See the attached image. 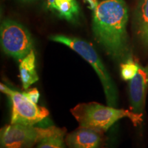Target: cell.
<instances>
[{
  "instance_id": "obj_1",
  "label": "cell",
  "mask_w": 148,
  "mask_h": 148,
  "mask_svg": "<svg viewBox=\"0 0 148 148\" xmlns=\"http://www.w3.org/2000/svg\"><path fill=\"white\" fill-rule=\"evenodd\" d=\"M127 20L128 10L124 0H103L92 14V28L96 40L109 56L122 62L130 58Z\"/></svg>"
},
{
  "instance_id": "obj_2",
  "label": "cell",
  "mask_w": 148,
  "mask_h": 148,
  "mask_svg": "<svg viewBox=\"0 0 148 148\" xmlns=\"http://www.w3.org/2000/svg\"><path fill=\"white\" fill-rule=\"evenodd\" d=\"M71 112L80 127H88L101 132H106L116 121L128 118L134 125L143 121V114L132 110L104 106L97 102L81 103L71 109Z\"/></svg>"
},
{
  "instance_id": "obj_3",
  "label": "cell",
  "mask_w": 148,
  "mask_h": 148,
  "mask_svg": "<svg viewBox=\"0 0 148 148\" xmlns=\"http://www.w3.org/2000/svg\"><path fill=\"white\" fill-rule=\"evenodd\" d=\"M49 38L52 41L67 46L72 50L78 53L91 65L102 84L107 103L110 106L116 107L118 102L117 88L97 51L91 44L77 37L62 34L53 35Z\"/></svg>"
},
{
  "instance_id": "obj_4",
  "label": "cell",
  "mask_w": 148,
  "mask_h": 148,
  "mask_svg": "<svg viewBox=\"0 0 148 148\" xmlns=\"http://www.w3.org/2000/svg\"><path fill=\"white\" fill-rule=\"evenodd\" d=\"M56 126L38 127L34 125L10 123L0 131L1 148H32L45 138L65 132Z\"/></svg>"
},
{
  "instance_id": "obj_5",
  "label": "cell",
  "mask_w": 148,
  "mask_h": 148,
  "mask_svg": "<svg viewBox=\"0 0 148 148\" xmlns=\"http://www.w3.org/2000/svg\"><path fill=\"white\" fill-rule=\"evenodd\" d=\"M0 90L10 99L11 102L10 123L34 125L49 116L47 108L33 102L24 92L12 89L2 83L0 84Z\"/></svg>"
},
{
  "instance_id": "obj_6",
  "label": "cell",
  "mask_w": 148,
  "mask_h": 148,
  "mask_svg": "<svg viewBox=\"0 0 148 148\" xmlns=\"http://www.w3.org/2000/svg\"><path fill=\"white\" fill-rule=\"evenodd\" d=\"M1 45L4 52L17 60L33 50V40L26 27L14 20L6 18L0 28Z\"/></svg>"
},
{
  "instance_id": "obj_7",
  "label": "cell",
  "mask_w": 148,
  "mask_h": 148,
  "mask_svg": "<svg viewBox=\"0 0 148 148\" xmlns=\"http://www.w3.org/2000/svg\"><path fill=\"white\" fill-rule=\"evenodd\" d=\"M148 87V68L140 66L135 76L130 80V101L132 112L143 114Z\"/></svg>"
},
{
  "instance_id": "obj_8",
  "label": "cell",
  "mask_w": 148,
  "mask_h": 148,
  "mask_svg": "<svg viewBox=\"0 0 148 148\" xmlns=\"http://www.w3.org/2000/svg\"><path fill=\"white\" fill-rule=\"evenodd\" d=\"M102 132L80 127L66 135L65 142L69 148H99Z\"/></svg>"
},
{
  "instance_id": "obj_9",
  "label": "cell",
  "mask_w": 148,
  "mask_h": 148,
  "mask_svg": "<svg viewBox=\"0 0 148 148\" xmlns=\"http://www.w3.org/2000/svg\"><path fill=\"white\" fill-rule=\"evenodd\" d=\"M47 8L70 23L78 21L80 10L76 0H47Z\"/></svg>"
},
{
  "instance_id": "obj_10",
  "label": "cell",
  "mask_w": 148,
  "mask_h": 148,
  "mask_svg": "<svg viewBox=\"0 0 148 148\" xmlns=\"http://www.w3.org/2000/svg\"><path fill=\"white\" fill-rule=\"evenodd\" d=\"M18 69L23 88L25 90L28 89L39 78L36 69V56L34 50L31 51L25 58L20 60Z\"/></svg>"
},
{
  "instance_id": "obj_11",
  "label": "cell",
  "mask_w": 148,
  "mask_h": 148,
  "mask_svg": "<svg viewBox=\"0 0 148 148\" xmlns=\"http://www.w3.org/2000/svg\"><path fill=\"white\" fill-rule=\"evenodd\" d=\"M135 28L144 45L148 46V0H139L135 12Z\"/></svg>"
},
{
  "instance_id": "obj_12",
  "label": "cell",
  "mask_w": 148,
  "mask_h": 148,
  "mask_svg": "<svg viewBox=\"0 0 148 148\" xmlns=\"http://www.w3.org/2000/svg\"><path fill=\"white\" fill-rule=\"evenodd\" d=\"M65 132L66 131L45 138L37 144L36 148H65L64 142Z\"/></svg>"
},
{
  "instance_id": "obj_13",
  "label": "cell",
  "mask_w": 148,
  "mask_h": 148,
  "mask_svg": "<svg viewBox=\"0 0 148 148\" xmlns=\"http://www.w3.org/2000/svg\"><path fill=\"white\" fill-rule=\"evenodd\" d=\"M140 65L133 59L129 58L121 64V75L124 80H131L137 73Z\"/></svg>"
},
{
  "instance_id": "obj_14",
  "label": "cell",
  "mask_w": 148,
  "mask_h": 148,
  "mask_svg": "<svg viewBox=\"0 0 148 148\" xmlns=\"http://www.w3.org/2000/svg\"><path fill=\"white\" fill-rule=\"evenodd\" d=\"M25 94L26 95L27 97L29 98L30 100H32L33 102L37 103H38V99H39L40 94L38 90L36 88H31V89L27 90V91H24Z\"/></svg>"
},
{
  "instance_id": "obj_15",
  "label": "cell",
  "mask_w": 148,
  "mask_h": 148,
  "mask_svg": "<svg viewBox=\"0 0 148 148\" xmlns=\"http://www.w3.org/2000/svg\"><path fill=\"white\" fill-rule=\"evenodd\" d=\"M21 1H23V2H31V1H35V0H20Z\"/></svg>"
}]
</instances>
